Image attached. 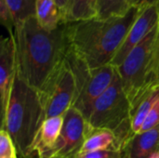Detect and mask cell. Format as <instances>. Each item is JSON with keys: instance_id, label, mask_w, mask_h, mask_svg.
Segmentation results:
<instances>
[{"instance_id": "cell-1", "label": "cell", "mask_w": 159, "mask_h": 158, "mask_svg": "<svg viewBox=\"0 0 159 158\" xmlns=\"http://www.w3.org/2000/svg\"><path fill=\"white\" fill-rule=\"evenodd\" d=\"M14 37L17 75L40 91L65 56L69 46L67 24L48 31L31 17L15 26Z\"/></svg>"}, {"instance_id": "cell-2", "label": "cell", "mask_w": 159, "mask_h": 158, "mask_svg": "<svg viewBox=\"0 0 159 158\" xmlns=\"http://www.w3.org/2000/svg\"><path fill=\"white\" fill-rule=\"evenodd\" d=\"M140 9L131 7L124 16L98 17L67 24L69 47L89 69L110 64L136 20Z\"/></svg>"}, {"instance_id": "cell-3", "label": "cell", "mask_w": 159, "mask_h": 158, "mask_svg": "<svg viewBox=\"0 0 159 158\" xmlns=\"http://www.w3.org/2000/svg\"><path fill=\"white\" fill-rule=\"evenodd\" d=\"M42 121L43 108L39 92L16 74L1 128L8 132L21 157L31 158L30 149Z\"/></svg>"}, {"instance_id": "cell-4", "label": "cell", "mask_w": 159, "mask_h": 158, "mask_svg": "<svg viewBox=\"0 0 159 158\" xmlns=\"http://www.w3.org/2000/svg\"><path fill=\"white\" fill-rule=\"evenodd\" d=\"M87 122L92 129H106L113 131L121 151L126 142L132 136L130 102L117 70L112 85L94 103Z\"/></svg>"}, {"instance_id": "cell-5", "label": "cell", "mask_w": 159, "mask_h": 158, "mask_svg": "<svg viewBox=\"0 0 159 158\" xmlns=\"http://www.w3.org/2000/svg\"><path fill=\"white\" fill-rule=\"evenodd\" d=\"M157 33L158 24L116 67L123 88L130 103L148 87L158 83L156 73Z\"/></svg>"}, {"instance_id": "cell-6", "label": "cell", "mask_w": 159, "mask_h": 158, "mask_svg": "<svg viewBox=\"0 0 159 158\" xmlns=\"http://www.w3.org/2000/svg\"><path fill=\"white\" fill-rule=\"evenodd\" d=\"M66 57L74 69L77 83V93L73 107L79 111L88 120L96 101L112 85L116 74V68L107 64L99 68L89 69L69 46Z\"/></svg>"}, {"instance_id": "cell-7", "label": "cell", "mask_w": 159, "mask_h": 158, "mask_svg": "<svg viewBox=\"0 0 159 158\" xmlns=\"http://www.w3.org/2000/svg\"><path fill=\"white\" fill-rule=\"evenodd\" d=\"M39 92L43 108L42 123L51 117L65 115L73 107L77 93L76 77L66 53Z\"/></svg>"}, {"instance_id": "cell-8", "label": "cell", "mask_w": 159, "mask_h": 158, "mask_svg": "<svg viewBox=\"0 0 159 158\" xmlns=\"http://www.w3.org/2000/svg\"><path fill=\"white\" fill-rule=\"evenodd\" d=\"M89 124L86 118L75 107L64 115V123L61 135L54 146L36 158H74L85 142Z\"/></svg>"}, {"instance_id": "cell-9", "label": "cell", "mask_w": 159, "mask_h": 158, "mask_svg": "<svg viewBox=\"0 0 159 158\" xmlns=\"http://www.w3.org/2000/svg\"><path fill=\"white\" fill-rule=\"evenodd\" d=\"M158 22L159 7L151 6L140 9L136 20L110 64L116 68L118 67L129 53L157 27Z\"/></svg>"}, {"instance_id": "cell-10", "label": "cell", "mask_w": 159, "mask_h": 158, "mask_svg": "<svg viewBox=\"0 0 159 158\" xmlns=\"http://www.w3.org/2000/svg\"><path fill=\"white\" fill-rule=\"evenodd\" d=\"M17 74V57L14 33L3 37L0 43V100L1 121L4 119Z\"/></svg>"}, {"instance_id": "cell-11", "label": "cell", "mask_w": 159, "mask_h": 158, "mask_svg": "<svg viewBox=\"0 0 159 158\" xmlns=\"http://www.w3.org/2000/svg\"><path fill=\"white\" fill-rule=\"evenodd\" d=\"M157 152H159V125L131 136L122 149L123 158H149Z\"/></svg>"}, {"instance_id": "cell-12", "label": "cell", "mask_w": 159, "mask_h": 158, "mask_svg": "<svg viewBox=\"0 0 159 158\" xmlns=\"http://www.w3.org/2000/svg\"><path fill=\"white\" fill-rule=\"evenodd\" d=\"M63 123L64 115L48 118L41 124L30 149L31 157H38L54 146L61 135Z\"/></svg>"}, {"instance_id": "cell-13", "label": "cell", "mask_w": 159, "mask_h": 158, "mask_svg": "<svg viewBox=\"0 0 159 158\" xmlns=\"http://www.w3.org/2000/svg\"><path fill=\"white\" fill-rule=\"evenodd\" d=\"M159 99V84L148 87L130 103V126L132 136L140 133L151 109Z\"/></svg>"}, {"instance_id": "cell-14", "label": "cell", "mask_w": 159, "mask_h": 158, "mask_svg": "<svg viewBox=\"0 0 159 158\" xmlns=\"http://www.w3.org/2000/svg\"><path fill=\"white\" fill-rule=\"evenodd\" d=\"M112 149L121 151L115 133L106 129H92L89 126L87 136L80 152L86 153Z\"/></svg>"}, {"instance_id": "cell-15", "label": "cell", "mask_w": 159, "mask_h": 158, "mask_svg": "<svg viewBox=\"0 0 159 158\" xmlns=\"http://www.w3.org/2000/svg\"><path fill=\"white\" fill-rule=\"evenodd\" d=\"M34 18L48 31H53L63 24L62 12L56 0H35Z\"/></svg>"}, {"instance_id": "cell-16", "label": "cell", "mask_w": 159, "mask_h": 158, "mask_svg": "<svg viewBox=\"0 0 159 158\" xmlns=\"http://www.w3.org/2000/svg\"><path fill=\"white\" fill-rule=\"evenodd\" d=\"M98 0H69L63 13V23H74L97 17Z\"/></svg>"}, {"instance_id": "cell-17", "label": "cell", "mask_w": 159, "mask_h": 158, "mask_svg": "<svg viewBox=\"0 0 159 158\" xmlns=\"http://www.w3.org/2000/svg\"><path fill=\"white\" fill-rule=\"evenodd\" d=\"M130 0H98L97 17L108 19L121 17L131 9Z\"/></svg>"}, {"instance_id": "cell-18", "label": "cell", "mask_w": 159, "mask_h": 158, "mask_svg": "<svg viewBox=\"0 0 159 158\" xmlns=\"http://www.w3.org/2000/svg\"><path fill=\"white\" fill-rule=\"evenodd\" d=\"M12 13L15 26L31 17H34L35 0H4Z\"/></svg>"}, {"instance_id": "cell-19", "label": "cell", "mask_w": 159, "mask_h": 158, "mask_svg": "<svg viewBox=\"0 0 159 158\" xmlns=\"http://www.w3.org/2000/svg\"><path fill=\"white\" fill-rule=\"evenodd\" d=\"M17 149L12 138L5 129L0 132V158L17 157Z\"/></svg>"}, {"instance_id": "cell-20", "label": "cell", "mask_w": 159, "mask_h": 158, "mask_svg": "<svg viewBox=\"0 0 159 158\" xmlns=\"http://www.w3.org/2000/svg\"><path fill=\"white\" fill-rule=\"evenodd\" d=\"M75 158H123V153L120 150H102L95 152L78 153Z\"/></svg>"}, {"instance_id": "cell-21", "label": "cell", "mask_w": 159, "mask_h": 158, "mask_svg": "<svg viewBox=\"0 0 159 158\" xmlns=\"http://www.w3.org/2000/svg\"><path fill=\"white\" fill-rule=\"evenodd\" d=\"M0 20L4 27L8 31L9 34L14 33L15 21L11 11L4 0H0Z\"/></svg>"}, {"instance_id": "cell-22", "label": "cell", "mask_w": 159, "mask_h": 158, "mask_svg": "<svg viewBox=\"0 0 159 158\" xmlns=\"http://www.w3.org/2000/svg\"><path fill=\"white\" fill-rule=\"evenodd\" d=\"M159 125V99L151 109L149 115H147L140 133L148 131ZM139 134V133H138Z\"/></svg>"}, {"instance_id": "cell-23", "label": "cell", "mask_w": 159, "mask_h": 158, "mask_svg": "<svg viewBox=\"0 0 159 158\" xmlns=\"http://www.w3.org/2000/svg\"><path fill=\"white\" fill-rule=\"evenodd\" d=\"M130 5L132 7H136L139 9L151 6L159 7V0H130Z\"/></svg>"}, {"instance_id": "cell-24", "label": "cell", "mask_w": 159, "mask_h": 158, "mask_svg": "<svg viewBox=\"0 0 159 158\" xmlns=\"http://www.w3.org/2000/svg\"><path fill=\"white\" fill-rule=\"evenodd\" d=\"M156 73L157 78L159 83V22H158V33H157V48H156Z\"/></svg>"}, {"instance_id": "cell-25", "label": "cell", "mask_w": 159, "mask_h": 158, "mask_svg": "<svg viewBox=\"0 0 159 158\" xmlns=\"http://www.w3.org/2000/svg\"><path fill=\"white\" fill-rule=\"evenodd\" d=\"M68 1L69 0H56L58 6L60 7L61 12H62V19H63V13L66 9V7H67V4H68Z\"/></svg>"}, {"instance_id": "cell-26", "label": "cell", "mask_w": 159, "mask_h": 158, "mask_svg": "<svg viewBox=\"0 0 159 158\" xmlns=\"http://www.w3.org/2000/svg\"><path fill=\"white\" fill-rule=\"evenodd\" d=\"M149 158H159V152H157V153L153 154Z\"/></svg>"}, {"instance_id": "cell-27", "label": "cell", "mask_w": 159, "mask_h": 158, "mask_svg": "<svg viewBox=\"0 0 159 158\" xmlns=\"http://www.w3.org/2000/svg\"><path fill=\"white\" fill-rule=\"evenodd\" d=\"M8 158H18V157H8Z\"/></svg>"}, {"instance_id": "cell-28", "label": "cell", "mask_w": 159, "mask_h": 158, "mask_svg": "<svg viewBox=\"0 0 159 158\" xmlns=\"http://www.w3.org/2000/svg\"><path fill=\"white\" fill-rule=\"evenodd\" d=\"M74 158H75V157H74Z\"/></svg>"}]
</instances>
